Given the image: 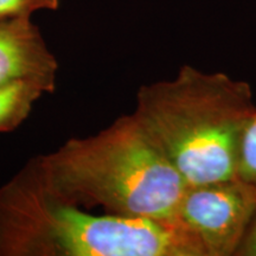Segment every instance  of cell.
Returning a JSON list of instances; mask_svg holds the SVG:
<instances>
[{"label":"cell","instance_id":"obj_5","mask_svg":"<svg viewBox=\"0 0 256 256\" xmlns=\"http://www.w3.org/2000/svg\"><path fill=\"white\" fill-rule=\"evenodd\" d=\"M58 62L31 17L0 20V87L34 81L56 90Z\"/></svg>","mask_w":256,"mask_h":256},{"label":"cell","instance_id":"obj_6","mask_svg":"<svg viewBox=\"0 0 256 256\" xmlns=\"http://www.w3.org/2000/svg\"><path fill=\"white\" fill-rule=\"evenodd\" d=\"M44 94H50L46 86L34 81H18L0 87V133L20 126Z\"/></svg>","mask_w":256,"mask_h":256},{"label":"cell","instance_id":"obj_7","mask_svg":"<svg viewBox=\"0 0 256 256\" xmlns=\"http://www.w3.org/2000/svg\"><path fill=\"white\" fill-rule=\"evenodd\" d=\"M235 177L256 191V107L241 136L236 159Z\"/></svg>","mask_w":256,"mask_h":256},{"label":"cell","instance_id":"obj_3","mask_svg":"<svg viewBox=\"0 0 256 256\" xmlns=\"http://www.w3.org/2000/svg\"><path fill=\"white\" fill-rule=\"evenodd\" d=\"M254 110L248 82L183 66L174 78L142 86L134 114L186 185H200L235 178L240 140Z\"/></svg>","mask_w":256,"mask_h":256},{"label":"cell","instance_id":"obj_1","mask_svg":"<svg viewBox=\"0 0 256 256\" xmlns=\"http://www.w3.org/2000/svg\"><path fill=\"white\" fill-rule=\"evenodd\" d=\"M0 256H206L183 224L95 215L60 197L34 160L0 188Z\"/></svg>","mask_w":256,"mask_h":256},{"label":"cell","instance_id":"obj_2","mask_svg":"<svg viewBox=\"0 0 256 256\" xmlns=\"http://www.w3.org/2000/svg\"><path fill=\"white\" fill-rule=\"evenodd\" d=\"M32 160L49 186L74 204L177 222L186 183L134 113Z\"/></svg>","mask_w":256,"mask_h":256},{"label":"cell","instance_id":"obj_4","mask_svg":"<svg viewBox=\"0 0 256 256\" xmlns=\"http://www.w3.org/2000/svg\"><path fill=\"white\" fill-rule=\"evenodd\" d=\"M256 212V191L232 178L186 185L177 210V222L200 242L206 256H232Z\"/></svg>","mask_w":256,"mask_h":256},{"label":"cell","instance_id":"obj_8","mask_svg":"<svg viewBox=\"0 0 256 256\" xmlns=\"http://www.w3.org/2000/svg\"><path fill=\"white\" fill-rule=\"evenodd\" d=\"M58 8L60 0H0V20L31 17L37 11H55Z\"/></svg>","mask_w":256,"mask_h":256},{"label":"cell","instance_id":"obj_9","mask_svg":"<svg viewBox=\"0 0 256 256\" xmlns=\"http://www.w3.org/2000/svg\"><path fill=\"white\" fill-rule=\"evenodd\" d=\"M238 256H256V212L236 252Z\"/></svg>","mask_w":256,"mask_h":256}]
</instances>
